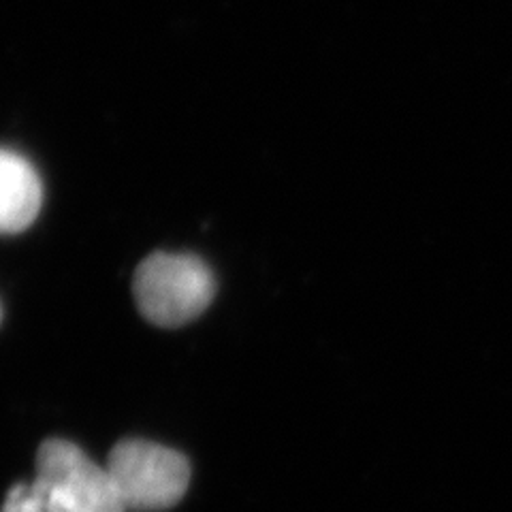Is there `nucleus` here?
I'll return each instance as SVG.
<instances>
[{
  "instance_id": "nucleus-5",
  "label": "nucleus",
  "mask_w": 512,
  "mask_h": 512,
  "mask_svg": "<svg viewBox=\"0 0 512 512\" xmlns=\"http://www.w3.org/2000/svg\"><path fill=\"white\" fill-rule=\"evenodd\" d=\"M0 512H88L60 487L35 478L30 485H15Z\"/></svg>"
},
{
  "instance_id": "nucleus-2",
  "label": "nucleus",
  "mask_w": 512,
  "mask_h": 512,
  "mask_svg": "<svg viewBox=\"0 0 512 512\" xmlns=\"http://www.w3.org/2000/svg\"><path fill=\"white\" fill-rule=\"evenodd\" d=\"M105 468L126 510L171 508L190 483V466L182 453L146 440L118 442Z\"/></svg>"
},
{
  "instance_id": "nucleus-6",
  "label": "nucleus",
  "mask_w": 512,
  "mask_h": 512,
  "mask_svg": "<svg viewBox=\"0 0 512 512\" xmlns=\"http://www.w3.org/2000/svg\"><path fill=\"white\" fill-rule=\"evenodd\" d=\"M0 318H3V310H0Z\"/></svg>"
},
{
  "instance_id": "nucleus-4",
  "label": "nucleus",
  "mask_w": 512,
  "mask_h": 512,
  "mask_svg": "<svg viewBox=\"0 0 512 512\" xmlns=\"http://www.w3.org/2000/svg\"><path fill=\"white\" fill-rule=\"evenodd\" d=\"M43 184L37 169L22 154L0 148V233L15 235L39 216Z\"/></svg>"
},
{
  "instance_id": "nucleus-1",
  "label": "nucleus",
  "mask_w": 512,
  "mask_h": 512,
  "mask_svg": "<svg viewBox=\"0 0 512 512\" xmlns=\"http://www.w3.org/2000/svg\"><path fill=\"white\" fill-rule=\"evenodd\" d=\"M216 293L210 267L195 254L154 252L133 280L137 308L158 327H180L205 312Z\"/></svg>"
},
{
  "instance_id": "nucleus-3",
  "label": "nucleus",
  "mask_w": 512,
  "mask_h": 512,
  "mask_svg": "<svg viewBox=\"0 0 512 512\" xmlns=\"http://www.w3.org/2000/svg\"><path fill=\"white\" fill-rule=\"evenodd\" d=\"M37 476L69 493L88 512H126L107 468L73 442L45 440L37 453Z\"/></svg>"
}]
</instances>
